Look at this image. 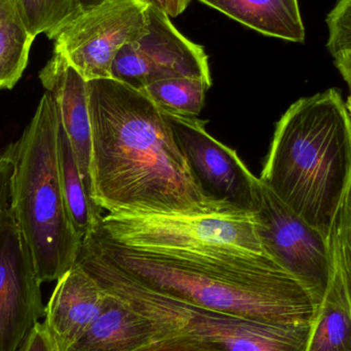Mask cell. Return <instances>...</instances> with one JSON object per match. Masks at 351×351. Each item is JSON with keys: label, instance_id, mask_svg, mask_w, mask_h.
I'll return each mask as SVG.
<instances>
[{"label": "cell", "instance_id": "obj_1", "mask_svg": "<svg viewBox=\"0 0 351 351\" xmlns=\"http://www.w3.org/2000/svg\"><path fill=\"white\" fill-rule=\"evenodd\" d=\"M92 199L109 214H245L215 199L190 170L162 109L113 78L88 82ZM251 215V214H250Z\"/></svg>", "mask_w": 351, "mask_h": 351}, {"label": "cell", "instance_id": "obj_2", "mask_svg": "<svg viewBox=\"0 0 351 351\" xmlns=\"http://www.w3.org/2000/svg\"><path fill=\"white\" fill-rule=\"evenodd\" d=\"M82 249L140 284L204 308L282 325L311 324L304 287L267 254H191L119 245L95 229Z\"/></svg>", "mask_w": 351, "mask_h": 351}, {"label": "cell", "instance_id": "obj_3", "mask_svg": "<svg viewBox=\"0 0 351 351\" xmlns=\"http://www.w3.org/2000/svg\"><path fill=\"white\" fill-rule=\"evenodd\" d=\"M259 179L328 237L351 182V117L338 88L289 107Z\"/></svg>", "mask_w": 351, "mask_h": 351}, {"label": "cell", "instance_id": "obj_4", "mask_svg": "<svg viewBox=\"0 0 351 351\" xmlns=\"http://www.w3.org/2000/svg\"><path fill=\"white\" fill-rule=\"evenodd\" d=\"M58 127L57 106L45 92L24 133L5 152L14 165L10 210L41 284L71 269L82 243L60 181Z\"/></svg>", "mask_w": 351, "mask_h": 351}, {"label": "cell", "instance_id": "obj_5", "mask_svg": "<svg viewBox=\"0 0 351 351\" xmlns=\"http://www.w3.org/2000/svg\"><path fill=\"white\" fill-rule=\"evenodd\" d=\"M74 264L165 336H194L222 351H306L313 323H265L204 308L148 288L82 247Z\"/></svg>", "mask_w": 351, "mask_h": 351}, {"label": "cell", "instance_id": "obj_6", "mask_svg": "<svg viewBox=\"0 0 351 351\" xmlns=\"http://www.w3.org/2000/svg\"><path fill=\"white\" fill-rule=\"evenodd\" d=\"M96 230L119 245L191 254H266L250 214H108Z\"/></svg>", "mask_w": 351, "mask_h": 351}, {"label": "cell", "instance_id": "obj_7", "mask_svg": "<svg viewBox=\"0 0 351 351\" xmlns=\"http://www.w3.org/2000/svg\"><path fill=\"white\" fill-rule=\"evenodd\" d=\"M252 216L264 252L304 287L317 308L331 278L328 237L289 208L260 179Z\"/></svg>", "mask_w": 351, "mask_h": 351}, {"label": "cell", "instance_id": "obj_8", "mask_svg": "<svg viewBox=\"0 0 351 351\" xmlns=\"http://www.w3.org/2000/svg\"><path fill=\"white\" fill-rule=\"evenodd\" d=\"M148 5L145 0H108L82 10L53 37V53L88 82L111 78L119 51L146 32Z\"/></svg>", "mask_w": 351, "mask_h": 351}, {"label": "cell", "instance_id": "obj_9", "mask_svg": "<svg viewBox=\"0 0 351 351\" xmlns=\"http://www.w3.org/2000/svg\"><path fill=\"white\" fill-rule=\"evenodd\" d=\"M174 77L212 80L208 55L179 32L166 12L149 4L146 32L119 51L111 78L142 90L152 82Z\"/></svg>", "mask_w": 351, "mask_h": 351}, {"label": "cell", "instance_id": "obj_10", "mask_svg": "<svg viewBox=\"0 0 351 351\" xmlns=\"http://www.w3.org/2000/svg\"><path fill=\"white\" fill-rule=\"evenodd\" d=\"M165 114L192 174L202 187L218 202L252 215L259 178L252 174L234 150L206 132L208 121L168 112Z\"/></svg>", "mask_w": 351, "mask_h": 351}, {"label": "cell", "instance_id": "obj_11", "mask_svg": "<svg viewBox=\"0 0 351 351\" xmlns=\"http://www.w3.org/2000/svg\"><path fill=\"white\" fill-rule=\"evenodd\" d=\"M40 285L10 210L0 224V351H18L45 317Z\"/></svg>", "mask_w": 351, "mask_h": 351}, {"label": "cell", "instance_id": "obj_12", "mask_svg": "<svg viewBox=\"0 0 351 351\" xmlns=\"http://www.w3.org/2000/svg\"><path fill=\"white\" fill-rule=\"evenodd\" d=\"M39 78L53 97L60 123L73 149L82 179L92 197V127L88 82L59 53H53Z\"/></svg>", "mask_w": 351, "mask_h": 351}, {"label": "cell", "instance_id": "obj_13", "mask_svg": "<svg viewBox=\"0 0 351 351\" xmlns=\"http://www.w3.org/2000/svg\"><path fill=\"white\" fill-rule=\"evenodd\" d=\"M108 294L74 264L57 280L45 307V324L60 351L71 348L100 317Z\"/></svg>", "mask_w": 351, "mask_h": 351}, {"label": "cell", "instance_id": "obj_14", "mask_svg": "<svg viewBox=\"0 0 351 351\" xmlns=\"http://www.w3.org/2000/svg\"><path fill=\"white\" fill-rule=\"evenodd\" d=\"M162 337L154 322L108 294L100 317L66 351H136Z\"/></svg>", "mask_w": 351, "mask_h": 351}, {"label": "cell", "instance_id": "obj_15", "mask_svg": "<svg viewBox=\"0 0 351 351\" xmlns=\"http://www.w3.org/2000/svg\"><path fill=\"white\" fill-rule=\"evenodd\" d=\"M229 18L267 36L304 43L298 0H199Z\"/></svg>", "mask_w": 351, "mask_h": 351}, {"label": "cell", "instance_id": "obj_16", "mask_svg": "<svg viewBox=\"0 0 351 351\" xmlns=\"http://www.w3.org/2000/svg\"><path fill=\"white\" fill-rule=\"evenodd\" d=\"M306 351H351V291L340 274L330 284L317 308Z\"/></svg>", "mask_w": 351, "mask_h": 351}, {"label": "cell", "instance_id": "obj_17", "mask_svg": "<svg viewBox=\"0 0 351 351\" xmlns=\"http://www.w3.org/2000/svg\"><path fill=\"white\" fill-rule=\"evenodd\" d=\"M58 162L60 181L72 224L84 239L100 222L101 210L93 202L82 179L73 149L59 119L58 127Z\"/></svg>", "mask_w": 351, "mask_h": 351}, {"label": "cell", "instance_id": "obj_18", "mask_svg": "<svg viewBox=\"0 0 351 351\" xmlns=\"http://www.w3.org/2000/svg\"><path fill=\"white\" fill-rule=\"evenodd\" d=\"M34 37L29 33L16 0H0V90H10L22 77Z\"/></svg>", "mask_w": 351, "mask_h": 351}, {"label": "cell", "instance_id": "obj_19", "mask_svg": "<svg viewBox=\"0 0 351 351\" xmlns=\"http://www.w3.org/2000/svg\"><path fill=\"white\" fill-rule=\"evenodd\" d=\"M210 86L212 80L204 78L174 77L152 82L141 92L165 112L196 117Z\"/></svg>", "mask_w": 351, "mask_h": 351}, {"label": "cell", "instance_id": "obj_20", "mask_svg": "<svg viewBox=\"0 0 351 351\" xmlns=\"http://www.w3.org/2000/svg\"><path fill=\"white\" fill-rule=\"evenodd\" d=\"M16 3L34 38L45 34L53 40L65 25L82 12L80 0H16Z\"/></svg>", "mask_w": 351, "mask_h": 351}, {"label": "cell", "instance_id": "obj_21", "mask_svg": "<svg viewBox=\"0 0 351 351\" xmlns=\"http://www.w3.org/2000/svg\"><path fill=\"white\" fill-rule=\"evenodd\" d=\"M331 271L340 274L351 291V182L328 234Z\"/></svg>", "mask_w": 351, "mask_h": 351}, {"label": "cell", "instance_id": "obj_22", "mask_svg": "<svg viewBox=\"0 0 351 351\" xmlns=\"http://www.w3.org/2000/svg\"><path fill=\"white\" fill-rule=\"evenodd\" d=\"M327 47L333 58L351 53V0H338L327 16Z\"/></svg>", "mask_w": 351, "mask_h": 351}, {"label": "cell", "instance_id": "obj_23", "mask_svg": "<svg viewBox=\"0 0 351 351\" xmlns=\"http://www.w3.org/2000/svg\"><path fill=\"white\" fill-rule=\"evenodd\" d=\"M136 351H222L214 344L194 336H165Z\"/></svg>", "mask_w": 351, "mask_h": 351}, {"label": "cell", "instance_id": "obj_24", "mask_svg": "<svg viewBox=\"0 0 351 351\" xmlns=\"http://www.w3.org/2000/svg\"><path fill=\"white\" fill-rule=\"evenodd\" d=\"M14 165L6 152L0 156V224L12 206V179Z\"/></svg>", "mask_w": 351, "mask_h": 351}, {"label": "cell", "instance_id": "obj_25", "mask_svg": "<svg viewBox=\"0 0 351 351\" xmlns=\"http://www.w3.org/2000/svg\"><path fill=\"white\" fill-rule=\"evenodd\" d=\"M18 351H60L45 328V324L38 323L29 332Z\"/></svg>", "mask_w": 351, "mask_h": 351}, {"label": "cell", "instance_id": "obj_26", "mask_svg": "<svg viewBox=\"0 0 351 351\" xmlns=\"http://www.w3.org/2000/svg\"><path fill=\"white\" fill-rule=\"evenodd\" d=\"M334 64L339 70L342 77L348 82L351 90V53H346V55L334 58Z\"/></svg>", "mask_w": 351, "mask_h": 351}, {"label": "cell", "instance_id": "obj_27", "mask_svg": "<svg viewBox=\"0 0 351 351\" xmlns=\"http://www.w3.org/2000/svg\"><path fill=\"white\" fill-rule=\"evenodd\" d=\"M191 0H171L169 16H178L189 5Z\"/></svg>", "mask_w": 351, "mask_h": 351}, {"label": "cell", "instance_id": "obj_28", "mask_svg": "<svg viewBox=\"0 0 351 351\" xmlns=\"http://www.w3.org/2000/svg\"><path fill=\"white\" fill-rule=\"evenodd\" d=\"M145 1L147 2L148 4H150V5L158 8V10L166 12V14L169 16L171 0H145Z\"/></svg>", "mask_w": 351, "mask_h": 351}, {"label": "cell", "instance_id": "obj_29", "mask_svg": "<svg viewBox=\"0 0 351 351\" xmlns=\"http://www.w3.org/2000/svg\"><path fill=\"white\" fill-rule=\"evenodd\" d=\"M105 1H108V0H80L82 12V10L95 8V6L99 5V4L103 3Z\"/></svg>", "mask_w": 351, "mask_h": 351}, {"label": "cell", "instance_id": "obj_30", "mask_svg": "<svg viewBox=\"0 0 351 351\" xmlns=\"http://www.w3.org/2000/svg\"><path fill=\"white\" fill-rule=\"evenodd\" d=\"M346 105H348V111H350L351 117V93L350 97H348V101H346Z\"/></svg>", "mask_w": 351, "mask_h": 351}]
</instances>
